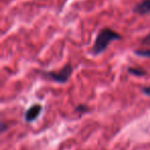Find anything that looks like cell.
Instances as JSON below:
<instances>
[{
	"mask_svg": "<svg viewBox=\"0 0 150 150\" xmlns=\"http://www.w3.org/2000/svg\"><path fill=\"white\" fill-rule=\"evenodd\" d=\"M142 92L144 93L147 96H150V86H145V88H142Z\"/></svg>",
	"mask_w": 150,
	"mask_h": 150,
	"instance_id": "obj_9",
	"label": "cell"
},
{
	"mask_svg": "<svg viewBox=\"0 0 150 150\" xmlns=\"http://www.w3.org/2000/svg\"><path fill=\"white\" fill-rule=\"evenodd\" d=\"M137 56L140 57H145V58H150V48L148 50H138L135 52Z\"/></svg>",
	"mask_w": 150,
	"mask_h": 150,
	"instance_id": "obj_6",
	"label": "cell"
},
{
	"mask_svg": "<svg viewBox=\"0 0 150 150\" xmlns=\"http://www.w3.org/2000/svg\"><path fill=\"white\" fill-rule=\"evenodd\" d=\"M73 71V67L70 64H67L63 67L61 70L54 71V72H44L43 75L46 78L52 80L58 83H66L68 81L69 77L71 76Z\"/></svg>",
	"mask_w": 150,
	"mask_h": 150,
	"instance_id": "obj_2",
	"label": "cell"
},
{
	"mask_svg": "<svg viewBox=\"0 0 150 150\" xmlns=\"http://www.w3.org/2000/svg\"><path fill=\"white\" fill-rule=\"evenodd\" d=\"M142 44L143 45H147V46H150V34L146 35L145 37L142 39Z\"/></svg>",
	"mask_w": 150,
	"mask_h": 150,
	"instance_id": "obj_8",
	"label": "cell"
},
{
	"mask_svg": "<svg viewBox=\"0 0 150 150\" xmlns=\"http://www.w3.org/2000/svg\"><path fill=\"white\" fill-rule=\"evenodd\" d=\"M88 110V107H86V105H82V104L75 108V111H76V112H86Z\"/></svg>",
	"mask_w": 150,
	"mask_h": 150,
	"instance_id": "obj_7",
	"label": "cell"
},
{
	"mask_svg": "<svg viewBox=\"0 0 150 150\" xmlns=\"http://www.w3.org/2000/svg\"><path fill=\"white\" fill-rule=\"evenodd\" d=\"M41 109L42 108L39 104H35V105H33V106H31L27 110V112H26L25 120L27 121V122H32L33 120H35V119L39 116L40 113H41Z\"/></svg>",
	"mask_w": 150,
	"mask_h": 150,
	"instance_id": "obj_3",
	"label": "cell"
},
{
	"mask_svg": "<svg viewBox=\"0 0 150 150\" xmlns=\"http://www.w3.org/2000/svg\"><path fill=\"white\" fill-rule=\"evenodd\" d=\"M134 11L139 15H147L150 13V0H143L142 2L138 3L134 8Z\"/></svg>",
	"mask_w": 150,
	"mask_h": 150,
	"instance_id": "obj_4",
	"label": "cell"
},
{
	"mask_svg": "<svg viewBox=\"0 0 150 150\" xmlns=\"http://www.w3.org/2000/svg\"><path fill=\"white\" fill-rule=\"evenodd\" d=\"M1 127H2V131H1V132H4L5 129H6V125H5V123H2V125H1Z\"/></svg>",
	"mask_w": 150,
	"mask_h": 150,
	"instance_id": "obj_10",
	"label": "cell"
},
{
	"mask_svg": "<svg viewBox=\"0 0 150 150\" xmlns=\"http://www.w3.org/2000/svg\"><path fill=\"white\" fill-rule=\"evenodd\" d=\"M127 72H129V74L135 75V76H137V77H142V76H144V75L147 74V72H146L144 69L135 68V67H129V68L127 69Z\"/></svg>",
	"mask_w": 150,
	"mask_h": 150,
	"instance_id": "obj_5",
	"label": "cell"
},
{
	"mask_svg": "<svg viewBox=\"0 0 150 150\" xmlns=\"http://www.w3.org/2000/svg\"><path fill=\"white\" fill-rule=\"evenodd\" d=\"M121 39V35L118 34L117 32L111 30L110 28H104L99 32L98 36H97L96 40H95L94 46L92 48L93 54H99L103 52L108 45L114 40Z\"/></svg>",
	"mask_w": 150,
	"mask_h": 150,
	"instance_id": "obj_1",
	"label": "cell"
}]
</instances>
